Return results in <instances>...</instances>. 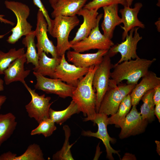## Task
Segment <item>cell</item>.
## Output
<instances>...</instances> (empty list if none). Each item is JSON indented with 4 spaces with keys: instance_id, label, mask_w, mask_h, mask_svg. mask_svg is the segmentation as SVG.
I'll use <instances>...</instances> for the list:
<instances>
[{
    "instance_id": "obj_30",
    "label": "cell",
    "mask_w": 160,
    "mask_h": 160,
    "mask_svg": "<svg viewBox=\"0 0 160 160\" xmlns=\"http://www.w3.org/2000/svg\"><path fill=\"white\" fill-rule=\"evenodd\" d=\"M24 48L17 50L11 49L6 53L0 50V75L4 74V70L14 60L25 54Z\"/></svg>"
},
{
    "instance_id": "obj_18",
    "label": "cell",
    "mask_w": 160,
    "mask_h": 160,
    "mask_svg": "<svg viewBox=\"0 0 160 160\" xmlns=\"http://www.w3.org/2000/svg\"><path fill=\"white\" fill-rule=\"evenodd\" d=\"M26 60L25 54L12 62L4 70V81L7 85L17 81L23 84L26 83L25 81L30 74L31 70H25L24 65Z\"/></svg>"
},
{
    "instance_id": "obj_21",
    "label": "cell",
    "mask_w": 160,
    "mask_h": 160,
    "mask_svg": "<svg viewBox=\"0 0 160 160\" xmlns=\"http://www.w3.org/2000/svg\"><path fill=\"white\" fill-rule=\"evenodd\" d=\"M88 0H58L51 14L54 18L59 15L73 16L76 15Z\"/></svg>"
},
{
    "instance_id": "obj_9",
    "label": "cell",
    "mask_w": 160,
    "mask_h": 160,
    "mask_svg": "<svg viewBox=\"0 0 160 160\" xmlns=\"http://www.w3.org/2000/svg\"><path fill=\"white\" fill-rule=\"evenodd\" d=\"M33 73L36 80L34 86L35 89L46 93L55 94L63 98L71 97L75 87L63 82L59 79L47 78L34 71Z\"/></svg>"
},
{
    "instance_id": "obj_26",
    "label": "cell",
    "mask_w": 160,
    "mask_h": 160,
    "mask_svg": "<svg viewBox=\"0 0 160 160\" xmlns=\"http://www.w3.org/2000/svg\"><path fill=\"white\" fill-rule=\"evenodd\" d=\"M36 37L35 31H32L30 33L26 35L22 41V44L27 48L25 53L26 58V63H31L34 66L33 70L38 66L39 57L36 50V44L35 42Z\"/></svg>"
},
{
    "instance_id": "obj_4",
    "label": "cell",
    "mask_w": 160,
    "mask_h": 160,
    "mask_svg": "<svg viewBox=\"0 0 160 160\" xmlns=\"http://www.w3.org/2000/svg\"><path fill=\"white\" fill-rule=\"evenodd\" d=\"M4 4L7 8L14 13L17 18L16 25L11 29L12 34L7 40L8 43L14 44L23 36L32 31V26L27 20L30 14V9L26 4L18 1L6 0Z\"/></svg>"
},
{
    "instance_id": "obj_36",
    "label": "cell",
    "mask_w": 160,
    "mask_h": 160,
    "mask_svg": "<svg viewBox=\"0 0 160 160\" xmlns=\"http://www.w3.org/2000/svg\"><path fill=\"white\" fill-rule=\"evenodd\" d=\"M136 158L134 155L129 153L125 154L122 160H136Z\"/></svg>"
},
{
    "instance_id": "obj_1",
    "label": "cell",
    "mask_w": 160,
    "mask_h": 160,
    "mask_svg": "<svg viewBox=\"0 0 160 160\" xmlns=\"http://www.w3.org/2000/svg\"><path fill=\"white\" fill-rule=\"evenodd\" d=\"M99 65L89 67L88 73L78 82L71 97L77 105L80 112L83 113L85 121H92L95 118L96 95L92 85L94 73Z\"/></svg>"
},
{
    "instance_id": "obj_10",
    "label": "cell",
    "mask_w": 160,
    "mask_h": 160,
    "mask_svg": "<svg viewBox=\"0 0 160 160\" xmlns=\"http://www.w3.org/2000/svg\"><path fill=\"white\" fill-rule=\"evenodd\" d=\"M99 24L91 31L89 36L71 46L73 51L82 52L91 49L108 50L114 44L111 39L101 33Z\"/></svg>"
},
{
    "instance_id": "obj_2",
    "label": "cell",
    "mask_w": 160,
    "mask_h": 160,
    "mask_svg": "<svg viewBox=\"0 0 160 160\" xmlns=\"http://www.w3.org/2000/svg\"><path fill=\"white\" fill-rule=\"evenodd\" d=\"M156 60L155 58L150 60L139 57L135 60L115 64L111 73L110 80L117 85L124 80H127V84L136 85L148 73L149 68Z\"/></svg>"
},
{
    "instance_id": "obj_20",
    "label": "cell",
    "mask_w": 160,
    "mask_h": 160,
    "mask_svg": "<svg viewBox=\"0 0 160 160\" xmlns=\"http://www.w3.org/2000/svg\"><path fill=\"white\" fill-rule=\"evenodd\" d=\"M104 12L103 20L101 27L103 34L111 39L116 27L122 23L118 15V4H113L103 7Z\"/></svg>"
},
{
    "instance_id": "obj_12",
    "label": "cell",
    "mask_w": 160,
    "mask_h": 160,
    "mask_svg": "<svg viewBox=\"0 0 160 160\" xmlns=\"http://www.w3.org/2000/svg\"><path fill=\"white\" fill-rule=\"evenodd\" d=\"M37 39L36 47L39 56L44 52L50 54L52 57H60L57 53L56 47L48 36V24L42 12L39 9L37 14V24L35 31Z\"/></svg>"
},
{
    "instance_id": "obj_34",
    "label": "cell",
    "mask_w": 160,
    "mask_h": 160,
    "mask_svg": "<svg viewBox=\"0 0 160 160\" xmlns=\"http://www.w3.org/2000/svg\"><path fill=\"white\" fill-rule=\"evenodd\" d=\"M33 2L42 12H45L46 10L41 0H33Z\"/></svg>"
},
{
    "instance_id": "obj_32",
    "label": "cell",
    "mask_w": 160,
    "mask_h": 160,
    "mask_svg": "<svg viewBox=\"0 0 160 160\" xmlns=\"http://www.w3.org/2000/svg\"><path fill=\"white\" fill-rule=\"evenodd\" d=\"M113 4L127 5L125 0H92L86 4L83 8L89 9H97Z\"/></svg>"
},
{
    "instance_id": "obj_37",
    "label": "cell",
    "mask_w": 160,
    "mask_h": 160,
    "mask_svg": "<svg viewBox=\"0 0 160 160\" xmlns=\"http://www.w3.org/2000/svg\"><path fill=\"white\" fill-rule=\"evenodd\" d=\"M4 15H0V21L1 22H3L5 23H7L13 25L15 24V23L9 20L5 19L3 18Z\"/></svg>"
},
{
    "instance_id": "obj_6",
    "label": "cell",
    "mask_w": 160,
    "mask_h": 160,
    "mask_svg": "<svg viewBox=\"0 0 160 160\" xmlns=\"http://www.w3.org/2000/svg\"><path fill=\"white\" fill-rule=\"evenodd\" d=\"M110 56L107 54L103 57L101 63L95 71L92 81L93 87L96 92V111L98 113L100 104L108 86L111 78V70L113 65Z\"/></svg>"
},
{
    "instance_id": "obj_17",
    "label": "cell",
    "mask_w": 160,
    "mask_h": 160,
    "mask_svg": "<svg viewBox=\"0 0 160 160\" xmlns=\"http://www.w3.org/2000/svg\"><path fill=\"white\" fill-rule=\"evenodd\" d=\"M143 7L142 3H136L134 7H130L127 5L124 6V8L119 10L121 16V19L124 24L121 28L124 30L122 35V39L124 40L128 32L132 29L135 27L142 28H145V25L138 19V14Z\"/></svg>"
},
{
    "instance_id": "obj_44",
    "label": "cell",
    "mask_w": 160,
    "mask_h": 160,
    "mask_svg": "<svg viewBox=\"0 0 160 160\" xmlns=\"http://www.w3.org/2000/svg\"><path fill=\"white\" fill-rule=\"evenodd\" d=\"M155 24L156 26L158 31L159 32H160V20L156 21Z\"/></svg>"
},
{
    "instance_id": "obj_29",
    "label": "cell",
    "mask_w": 160,
    "mask_h": 160,
    "mask_svg": "<svg viewBox=\"0 0 160 160\" xmlns=\"http://www.w3.org/2000/svg\"><path fill=\"white\" fill-rule=\"evenodd\" d=\"M65 135V140L62 148L56 152L52 156V159L55 160H74L71 153V148L75 143L70 145L69 138L71 134V131L69 126L65 125L63 127Z\"/></svg>"
},
{
    "instance_id": "obj_14",
    "label": "cell",
    "mask_w": 160,
    "mask_h": 160,
    "mask_svg": "<svg viewBox=\"0 0 160 160\" xmlns=\"http://www.w3.org/2000/svg\"><path fill=\"white\" fill-rule=\"evenodd\" d=\"M132 106L121 127V131L119 135L121 139L143 133L148 123L147 121L143 119L137 109L136 105Z\"/></svg>"
},
{
    "instance_id": "obj_31",
    "label": "cell",
    "mask_w": 160,
    "mask_h": 160,
    "mask_svg": "<svg viewBox=\"0 0 160 160\" xmlns=\"http://www.w3.org/2000/svg\"><path fill=\"white\" fill-rule=\"evenodd\" d=\"M39 124V125L31 131V135L42 134L47 137L52 135L57 129L55 123L49 118L42 120Z\"/></svg>"
},
{
    "instance_id": "obj_24",
    "label": "cell",
    "mask_w": 160,
    "mask_h": 160,
    "mask_svg": "<svg viewBox=\"0 0 160 160\" xmlns=\"http://www.w3.org/2000/svg\"><path fill=\"white\" fill-rule=\"evenodd\" d=\"M17 124L16 117L12 113L0 114V147L12 135Z\"/></svg>"
},
{
    "instance_id": "obj_7",
    "label": "cell",
    "mask_w": 160,
    "mask_h": 160,
    "mask_svg": "<svg viewBox=\"0 0 160 160\" xmlns=\"http://www.w3.org/2000/svg\"><path fill=\"white\" fill-rule=\"evenodd\" d=\"M139 28L137 27L131 30L129 34L127 35L124 41L114 45L108 50L107 54L110 57L118 53L120 54L121 58L116 64L131 60L132 58L136 59L139 57L136 52L137 45L138 42L142 39L138 32Z\"/></svg>"
},
{
    "instance_id": "obj_27",
    "label": "cell",
    "mask_w": 160,
    "mask_h": 160,
    "mask_svg": "<svg viewBox=\"0 0 160 160\" xmlns=\"http://www.w3.org/2000/svg\"><path fill=\"white\" fill-rule=\"evenodd\" d=\"M80 112L77 105L72 100L68 107L63 110L56 111L50 108L49 118L55 123L60 125L73 115Z\"/></svg>"
},
{
    "instance_id": "obj_40",
    "label": "cell",
    "mask_w": 160,
    "mask_h": 160,
    "mask_svg": "<svg viewBox=\"0 0 160 160\" xmlns=\"http://www.w3.org/2000/svg\"><path fill=\"white\" fill-rule=\"evenodd\" d=\"M4 81L0 78V91H3L4 89Z\"/></svg>"
},
{
    "instance_id": "obj_8",
    "label": "cell",
    "mask_w": 160,
    "mask_h": 160,
    "mask_svg": "<svg viewBox=\"0 0 160 160\" xmlns=\"http://www.w3.org/2000/svg\"><path fill=\"white\" fill-rule=\"evenodd\" d=\"M31 96L30 102L25 107L28 116L34 119L39 123L42 120L49 118V111L50 106L53 103H50L51 97H45L44 94L39 95L27 84H23Z\"/></svg>"
},
{
    "instance_id": "obj_23",
    "label": "cell",
    "mask_w": 160,
    "mask_h": 160,
    "mask_svg": "<svg viewBox=\"0 0 160 160\" xmlns=\"http://www.w3.org/2000/svg\"><path fill=\"white\" fill-rule=\"evenodd\" d=\"M61 59V57H49L45 52H43L39 56L38 67L33 70V71L44 76H48L53 78L55 70L60 64Z\"/></svg>"
},
{
    "instance_id": "obj_25",
    "label": "cell",
    "mask_w": 160,
    "mask_h": 160,
    "mask_svg": "<svg viewBox=\"0 0 160 160\" xmlns=\"http://www.w3.org/2000/svg\"><path fill=\"white\" fill-rule=\"evenodd\" d=\"M132 106L131 99L129 94L123 99L116 113L108 118V125L114 124L116 127L121 128Z\"/></svg>"
},
{
    "instance_id": "obj_11",
    "label": "cell",
    "mask_w": 160,
    "mask_h": 160,
    "mask_svg": "<svg viewBox=\"0 0 160 160\" xmlns=\"http://www.w3.org/2000/svg\"><path fill=\"white\" fill-rule=\"evenodd\" d=\"M108 116L102 113H96L95 118L92 121L94 124H97L98 126V130L96 132L90 130H83L81 135L83 136L93 137L101 140L104 145L106 152V158L110 160H114L113 154H117L120 158L119 151L113 149L111 146L110 142H115V140L111 137L109 135L107 129L108 125Z\"/></svg>"
},
{
    "instance_id": "obj_33",
    "label": "cell",
    "mask_w": 160,
    "mask_h": 160,
    "mask_svg": "<svg viewBox=\"0 0 160 160\" xmlns=\"http://www.w3.org/2000/svg\"><path fill=\"white\" fill-rule=\"evenodd\" d=\"M153 100L155 105L160 103V85L154 88Z\"/></svg>"
},
{
    "instance_id": "obj_13",
    "label": "cell",
    "mask_w": 160,
    "mask_h": 160,
    "mask_svg": "<svg viewBox=\"0 0 160 160\" xmlns=\"http://www.w3.org/2000/svg\"><path fill=\"white\" fill-rule=\"evenodd\" d=\"M88 68H81L69 63L65 54L61 57L60 63L57 67L53 78L59 79L63 82L76 87L79 81L88 73Z\"/></svg>"
},
{
    "instance_id": "obj_3",
    "label": "cell",
    "mask_w": 160,
    "mask_h": 160,
    "mask_svg": "<svg viewBox=\"0 0 160 160\" xmlns=\"http://www.w3.org/2000/svg\"><path fill=\"white\" fill-rule=\"evenodd\" d=\"M79 22L80 20L76 15H59L52 20L50 28L48 32L52 37L57 39L56 47L60 57L65 55L66 51L71 48V45L68 40L69 34Z\"/></svg>"
},
{
    "instance_id": "obj_28",
    "label": "cell",
    "mask_w": 160,
    "mask_h": 160,
    "mask_svg": "<svg viewBox=\"0 0 160 160\" xmlns=\"http://www.w3.org/2000/svg\"><path fill=\"white\" fill-rule=\"evenodd\" d=\"M153 92L154 89H151L145 93L141 99L143 103L141 106L140 113L143 119L148 122H151L155 119L154 112L155 105L153 100Z\"/></svg>"
},
{
    "instance_id": "obj_38",
    "label": "cell",
    "mask_w": 160,
    "mask_h": 160,
    "mask_svg": "<svg viewBox=\"0 0 160 160\" xmlns=\"http://www.w3.org/2000/svg\"><path fill=\"white\" fill-rule=\"evenodd\" d=\"M7 99V97L4 95H0V110L3 104L6 101Z\"/></svg>"
},
{
    "instance_id": "obj_15",
    "label": "cell",
    "mask_w": 160,
    "mask_h": 160,
    "mask_svg": "<svg viewBox=\"0 0 160 160\" xmlns=\"http://www.w3.org/2000/svg\"><path fill=\"white\" fill-rule=\"evenodd\" d=\"M98 10L83 8L78 12L77 15L83 17V22L78 29L75 37L69 41L71 45L87 37L92 29L99 23L103 14L99 15Z\"/></svg>"
},
{
    "instance_id": "obj_22",
    "label": "cell",
    "mask_w": 160,
    "mask_h": 160,
    "mask_svg": "<svg viewBox=\"0 0 160 160\" xmlns=\"http://www.w3.org/2000/svg\"><path fill=\"white\" fill-rule=\"evenodd\" d=\"M44 154L40 146L34 143L29 145L22 154H17L8 151L0 155V160H44Z\"/></svg>"
},
{
    "instance_id": "obj_43",
    "label": "cell",
    "mask_w": 160,
    "mask_h": 160,
    "mask_svg": "<svg viewBox=\"0 0 160 160\" xmlns=\"http://www.w3.org/2000/svg\"><path fill=\"white\" fill-rule=\"evenodd\" d=\"M127 4V5L129 7H131L132 3L134 0H125Z\"/></svg>"
},
{
    "instance_id": "obj_16",
    "label": "cell",
    "mask_w": 160,
    "mask_h": 160,
    "mask_svg": "<svg viewBox=\"0 0 160 160\" xmlns=\"http://www.w3.org/2000/svg\"><path fill=\"white\" fill-rule=\"evenodd\" d=\"M108 51L107 50H100L94 53L81 54L73 50H69L67 52V61L77 67L88 68L99 65Z\"/></svg>"
},
{
    "instance_id": "obj_41",
    "label": "cell",
    "mask_w": 160,
    "mask_h": 160,
    "mask_svg": "<svg viewBox=\"0 0 160 160\" xmlns=\"http://www.w3.org/2000/svg\"><path fill=\"white\" fill-rule=\"evenodd\" d=\"M155 143L156 144V151L160 155V142L158 141H155Z\"/></svg>"
},
{
    "instance_id": "obj_5",
    "label": "cell",
    "mask_w": 160,
    "mask_h": 160,
    "mask_svg": "<svg viewBox=\"0 0 160 160\" xmlns=\"http://www.w3.org/2000/svg\"><path fill=\"white\" fill-rule=\"evenodd\" d=\"M135 84H115L109 80L108 89L101 102L98 113L108 116L113 115L117 111L124 98L131 92Z\"/></svg>"
},
{
    "instance_id": "obj_42",
    "label": "cell",
    "mask_w": 160,
    "mask_h": 160,
    "mask_svg": "<svg viewBox=\"0 0 160 160\" xmlns=\"http://www.w3.org/2000/svg\"><path fill=\"white\" fill-rule=\"evenodd\" d=\"M51 7L53 8L58 0H49Z\"/></svg>"
},
{
    "instance_id": "obj_39",
    "label": "cell",
    "mask_w": 160,
    "mask_h": 160,
    "mask_svg": "<svg viewBox=\"0 0 160 160\" xmlns=\"http://www.w3.org/2000/svg\"><path fill=\"white\" fill-rule=\"evenodd\" d=\"M96 153L95 157L94 159V160H97L98 159L101 153L102 152L100 151V148L99 147V144H98L97 146L96 149Z\"/></svg>"
},
{
    "instance_id": "obj_35",
    "label": "cell",
    "mask_w": 160,
    "mask_h": 160,
    "mask_svg": "<svg viewBox=\"0 0 160 160\" xmlns=\"http://www.w3.org/2000/svg\"><path fill=\"white\" fill-rule=\"evenodd\" d=\"M154 114L158 118L159 122H160V103L155 105L154 110Z\"/></svg>"
},
{
    "instance_id": "obj_19",
    "label": "cell",
    "mask_w": 160,
    "mask_h": 160,
    "mask_svg": "<svg viewBox=\"0 0 160 160\" xmlns=\"http://www.w3.org/2000/svg\"><path fill=\"white\" fill-rule=\"evenodd\" d=\"M160 85V78L154 72L149 71L130 94L132 105H138L143 96L149 90Z\"/></svg>"
}]
</instances>
